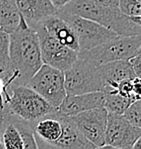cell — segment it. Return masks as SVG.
I'll list each match as a JSON object with an SVG mask.
<instances>
[{
  "label": "cell",
  "instance_id": "cell-8",
  "mask_svg": "<svg viewBox=\"0 0 141 149\" xmlns=\"http://www.w3.org/2000/svg\"><path fill=\"white\" fill-rule=\"evenodd\" d=\"M36 32L39 39L43 64L65 71L76 61L78 57L77 52L59 42L45 30L44 27L39 26L36 29Z\"/></svg>",
  "mask_w": 141,
  "mask_h": 149
},
{
  "label": "cell",
  "instance_id": "cell-22",
  "mask_svg": "<svg viewBox=\"0 0 141 149\" xmlns=\"http://www.w3.org/2000/svg\"><path fill=\"white\" fill-rule=\"evenodd\" d=\"M140 7L139 0H118V8L128 16H140Z\"/></svg>",
  "mask_w": 141,
  "mask_h": 149
},
{
  "label": "cell",
  "instance_id": "cell-24",
  "mask_svg": "<svg viewBox=\"0 0 141 149\" xmlns=\"http://www.w3.org/2000/svg\"><path fill=\"white\" fill-rule=\"evenodd\" d=\"M91 1L101 4V5L110 6V7H118V0H91Z\"/></svg>",
  "mask_w": 141,
  "mask_h": 149
},
{
  "label": "cell",
  "instance_id": "cell-7",
  "mask_svg": "<svg viewBox=\"0 0 141 149\" xmlns=\"http://www.w3.org/2000/svg\"><path fill=\"white\" fill-rule=\"evenodd\" d=\"M26 85L37 92L49 104L57 108L66 96L63 71L42 64Z\"/></svg>",
  "mask_w": 141,
  "mask_h": 149
},
{
  "label": "cell",
  "instance_id": "cell-3",
  "mask_svg": "<svg viewBox=\"0 0 141 149\" xmlns=\"http://www.w3.org/2000/svg\"><path fill=\"white\" fill-rule=\"evenodd\" d=\"M56 110L43 97L27 85H15L9 89V99L2 111L32 125L38 119Z\"/></svg>",
  "mask_w": 141,
  "mask_h": 149
},
{
  "label": "cell",
  "instance_id": "cell-11",
  "mask_svg": "<svg viewBox=\"0 0 141 149\" xmlns=\"http://www.w3.org/2000/svg\"><path fill=\"white\" fill-rule=\"evenodd\" d=\"M15 2L25 23L34 30L46 18L57 12L50 0H15Z\"/></svg>",
  "mask_w": 141,
  "mask_h": 149
},
{
  "label": "cell",
  "instance_id": "cell-23",
  "mask_svg": "<svg viewBox=\"0 0 141 149\" xmlns=\"http://www.w3.org/2000/svg\"><path fill=\"white\" fill-rule=\"evenodd\" d=\"M128 61L132 66L136 76L141 77V51L132 56L131 58H129Z\"/></svg>",
  "mask_w": 141,
  "mask_h": 149
},
{
  "label": "cell",
  "instance_id": "cell-20",
  "mask_svg": "<svg viewBox=\"0 0 141 149\" xmlns=\"http://www.w3.org/2000/svg\"><path fill=\"white\" fill-rule=\"evenodd\" d=\"M130 103L132 102L128 97L119 94L115 89L104 92V108L108 113L123 114Z\"/></svg>",
  "mask_w": 141,
  "mask_h": 149
},
{
  "label": "cell",
  "instance_id": "cell-12",
  "mask_svg": "<svg viewBox=\"0 0 141 149\" xmlns=\"http://www.w3.org/2000/svg\"><path fill=\"white\" fill-rule=\"evenodd\" d=\"M104 107V92L95 91L83 94L67 95L64 97L56 111L63 115L73 116L86 110Z\"/></svg>",
  "mask_w": 141,
  "mask_h": 149
},
{
  "label": "cell",
  "instance_id": "cell-13",
  "mask_svg": "<svg viewBox=\"0 0 141 149\" xmlns=\"http://www.w3.org/2000/svg\"><path fill=\"white\" fill-rule=\"evenodd\" d=\"M37 148H53L62 134V124L56 110L32 124Z\"/></svg>",
  "mask_w": 141,
  "mask_h": 149
},
{
  "label": "cell",
  "instance_id": "cell-1",
  "mask_svg": "<svg viewBox=\"0 0 141 149\" xmlns=\"http://www.w3.org/2000/svg\"><path fill=\"white\" fill-rule=\"evenodd\" d=\"M9 58L14 77L10 87L26 85L43 64L37 32L23 18L16 30L9 33Z\"/></svg>",
  "mask_w": 141,
  "mask_h": 149
},
{
  "label": "cell",
  "instance_id": "cell-15",
  "mask_svg": "<svg viewBox=\"0 0 141 149\" xmlns=\"http://www.w3.org/2000/svg\"><path fill=\"white\" fill-rule=\"evenodd\" d=\"M97 68L105 84L103 92L114 89L118 82L122 80L133 79L137 77L128 60L110 61L100 64Z\"/></svg>",
  "mask_w": 141,
  "mask_h": 149
},
{
  "label": "cell",
  "instance_id": "cell-29",
  "mask_svg": "<svg viewBox=\"0 0 141 149\" xmlns=\"http://www.w3.org/2000/svg\"><path fill=\"white\" fill-rule=\"evenodd\" d=\"M1 112H2V110H1V109H0V113H1Z\"/></svg>",
  "mask_w": 141,
  "mask_h": 149
},
{
  "label": "cell",
  "instance_id": "cell-9",
  "mask_svg": "<svg viewBox=\"0 0 141 149\" xmlns=\"http://www.w3.org/2000/svg\"><path fill=\"white\" fill-rule=\"evenodd\" d=\"M108 112L104 107L93 108L71 116L79 131L95 148H103Z\"/></svg>",
  "mask_w": 141,
  "mask_h": 149
},
{
  "label": "cell",
  "instance_id": "cell-19",
  "mask_svg": "<svg viewBox=\"0 0 141 149\" xmlns=\"http://www.w3.org/2000/svg\"><path fill=\"white\" fill-rule=\"evenodd\" d=\"M0 79L9 92L14 77L9 58V33L0 28Z\"/></svg>",
  "mask_w": 141,
  "mask_h": 149
},
{
  "label": "cell",
  "instance_id": "cell-17",
  "mask_svg": "<svg viewBox=\"0 0 141 149\" xmlns=\"http://www.w3.org/2000/svg\"><path fill=\"white\" fill-rule=\"evenodd\" d=\"M3 113V129L1 134V143L3 149H24L21 132L15 118L7 112Z\"/></svg>",
  "mask_w": 141,
  "mask_h": 149
},
{
  "label": "cell",
  "instance_id": "cell-14",
  "mask_svg": "<svg viewBox=\"0 0 141 149\" xmlns=\"http://www.w3.org/2000/svg\"><path fill=\"white\" fill-rule=\"evenodd\" d=\"M57 112V111H56ZM57 115L62 124V134L55 142V149H93L95 146L89 142L75 125L71 116L63 115L57 112Z\"/></svg>",
  "mask_w": 141,
  "mask_h": 149
},
{
  "label": "cell",
  "instance_id": "cell-4",
  "mask_svg": "<svg viewBox=\"0 0 141 149\" xmlns=\"http://www.w3.org/2000/svg\"><path fill=\"white\" fill-rule=\"evenodd\" d=\"M140 51L141 35H117L108 42L92 49L78 51L77 55L98 66L110 61L128 60Z\"/></svg>",
  "mask_w": 141,
  "mask_h": 149
},
{
  "label": "cell",
  "instance_id": "cell-28",
  "mask_svg": "<svg viewBox=\"0 0 141 149\" xmlns=\"http://www.w3.org/2000/svg\"><path fill=\"white\" fill-rule=\"evenodd\" d=\"M131 149H141V137H139L137 140L134 142Z\"/></svg>",
  "mask_w": 141,
  "mask_h": 149
},
{
  "label": "cell",
  "instance_id": "cell-26",
  "mask_svg": "<svg viewBox=\"0 0 141 149\" xmlns=\"http://www.w3.org/2000/svg\"><path fill=\"white\" fill-rule=\"evenodd\" d=\"M0 94H3L5 96V99H6V102H7V100L9 99V92L8 90L6 89L5 85H4V83L2 82V80L0 79Z\"/></svg>",
  "mask_w": 141,
  "mask_h": 149
},
{
  "label": "cell",
  "instance_id": "cell-25",
  "mask_svg": "<svg viewBox=\"0 0 141 149\" xmlns=\"http://www.w3.org/2000/svg\"><path fill=\"white\" fill-rule=\"evenodd\" d=\"M50 1L52 2V4L54 5V7H55L56 9H59V8L63 7L65 4H67L68 2H70L71 0H50Z\"/></svg>",
  "mask_w": 141,
  "mask_h": 149
},
{
  "label": "cell",
  "instance_id": "cell-6",
  "mask_svg": "<svg viewBox=\"0 0 141 149\" xmlns=\"http://www.w3.org/2000/svg\"><path fill=\"white\" fill-rule=\"evenodd\" d=\"M56 14L66 20L73 28L78 40L79 51L92 49L108 42L109 40L117 36L115 32L111 31L110 29L102 26L101 24L93 20L78 15L62 12L58 9Z\"/></svg>",
  "mask_w": 141,
  "mask_h": 149
},
{
  "label": "cell",
  "instance_id": "cell-2",
  "mask_svg": "<svg viewBox=\"0 0 141 149\" xmlns=\"http://www.w3.org/2000/svg\"><path fill=\"white\" fill-rule=\"evenodd\" d=\"M58 10L93 20L117 35H141V16H128L118 7L101 5L91 0H71Z\"/></svg>",
  "mask_w": 141,
  "mask_h": 149
},
{
  "label": "cell",
  "instance_id": "cell-21",
  "mask_svg": "<svg viewBox=\"0 0 141 149\" xmlns=\"http://www.w3.org/2000/svg\"><path fill=\"white\" fill-rule=\"evenodd\" d=\"M122 115L131 125L141 128V99L130 103Z\"/></svg>",
  "mask_w": 141,
  "mask_h": 149
},
{
  "label": "cell",
  "instance_id": "cell-27",
  "mask_svg": "<svg viewBox=\"0 0 141 149\" xmlns=\"http://www.w3.org/2000/svg\"><path fill=\"white\" fill-rule=\"evenodd\" d=\"M2 129H3V113H0V149H3V145L1 143V134Z\"/></svg>",
  "mask_w": 141,
  "mask_h": 149
},
{
  "label": "cell",
  "instance_id": "cell-16",
  "mask_svg": "<svg viewBox=\"0 0 141 149\" xmlns=\"http://www.w3.org/2000/svg\"><path fill=\"white\" fill-rule=\"evenodd\" d=\"M40 26L44 27L50 35L56 38L63 45L71 48L76 52L79 51L78 40L73 28L66 20L61 18L56 13L46 18Z\"/></svg>",
  "mask_w": 141,
  "mask_h": 149
},
{
  "label": "cell",
  "instance_id": "cell-30",
  "mask_svg": "<svg viewBox=\"0 0 141 149\" xmlns=\"http://www.w3.org/2000/svg\"><path fill=\"white\" fill-rule=\"evenodd\" d=\"M139 1H141V0H139Z\"/></svg>",
  "mask_w": 141,
  "mask_h": 149
},
{
  "label": "cell",
  "instance_id": "cell-5",
  "mask_svg": "<svg viewBox=\"0 0 141 149\" xmlns=\"http://www.w3.org/2000/svg\"><path fill=\"white\" fill-rule=\"evenodd\" d=\"M63 73L67 95L104 91L105 88L97 66L81 57H77L76 61Z\"/></svg>",
  "mask_w": 141,
  "mask_h": 149
},
{
  "label": "cell",
  "instance_id": "cell-10",
  "mask_svg": "<svg viewBox=\"0 0 141 149\" xmlns=\"http://www.w3.org/2000/svg\"><path fill=\"white\" fill-rule=\"evenodd\" d=\"M141 137V128L131 125L122 114L108 113L104 147L131 149Z\"/></svg>",
  "mask_w": 141,
  "mask_h": 149
},
{
  "label": "cell",
  "instance_id": "cell-18",
  "mask_svg": "<svg viewBox=\"0 0 141 149\" xmlns=\"http://www.w3.org/2000/svg\"><path fill=\"white\" fill-rule=\"evenodd\" d=\"M21 19L15 0H0V28L11 33L19 27Z\"/></svg>",
  "mask_w": 141,
  "mask_h": 149
}]
</instances>
